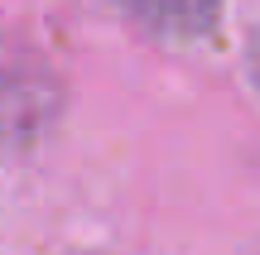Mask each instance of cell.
<instances>
[{"mask_svg":"<svg viewBox=\"0 0 260 255\" xmlns=\"http://www.w3.org/2000/svg\"><path fill=\"white\" fill-rule=\"evenodd\" d=\"M130 15L169 39H203L217 29L222 0H125Z\"/></svg>","mask_w":260,"mask_h":255,"instance_id":"obj_1","label":"cell"},{"mask_svg":"<svg viewBox=\"0 0 260 255\" xmlns=\"http://www.w3.org/2000/svg\"><path fill=\"white\" fill-rule=\"evenodd\" d=\"M251 77H255V87H260V29L251 34Z\"/></svg>","mask_w":260,"mask_h":255,"instance_id":"obj_2","label":"cell"}]
</instances>
